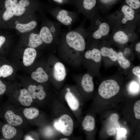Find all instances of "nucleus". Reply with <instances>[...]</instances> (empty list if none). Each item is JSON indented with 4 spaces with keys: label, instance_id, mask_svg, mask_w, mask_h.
I'll return each mask as SVG.
<instances>
[{
    "label": "nucleus",
    "instance_id": "nucleus-14",
    "mask_svg": "<svg viewBox=\"0 0 140 140\" xmlns=\"http://www.w3.org/2000/svg\"><path fill=\"white\" fill-rule=\"evenodd\" d=\"M33 100L27 89L23 88L19 90L18 100L23 106H30L33 102Z\"/></svg>",
    "mask_w": 140,
    "mask_h": 140
},
{
    "label": "nucleus",
    "instance_id": "nucleus-6",
    "mask_svg": "<svg viewBox=\"0 0 140 140\" xmlns=\"http://www.w3.org/2000/svg\"><path fill=\"white\" fill-rule=\"evenodd\" d=\"M119 28L115 30L113 36L114 41L120 44L124 45L127 43L129 40L128 33L130 31L129 29Z\"/></svg>",
    "mask_w": 140,
    "mask_h": 140
},
{
    "label": "nucleus",
    "instance_id": "nucleus-40",
    "mask_svg": "<svg viewBox=\"0 0 140 140\" xmlns=\"http://www.w3.org/2000/svg\"><path fill=\"white\" fill-rule=\"evenodd\" d=\"M60 140H69L68 138H63L61 139Z\"/></svg>",
    "mask_w": 140,
    "mask_h": 140
},
{
    "label": "nucleus",
    "instance_id": "nucleus-36",
    "mask_svg": "<svg viewBox=\"0 0 140 140\" xmlns=\"http://www.w3.org/2000/svg\"><path fill=\"white\" fill-rule=\"evenodd\" d=\"M132 73L140 78V67L137 66L133 68L132 70Z\"/></svg>",
    "mask_w": 140,
    "mask_h": 140
},
{
    "label": "nucleus",
    "instance_id": "nucleus-24",
    "mask_svg": "<svg viewBox=\"0 0 140 140\" xmlns=\"http://www.w3.org/2000/svg\"><path fill=\"white\" fill-rule=\"evenodd\" d=\"M85 56L86 58L91 59L96 62H100L101 60L100 51L96 48H94L91 50L87 51Z\"/></svg>",
    "mask_w": 140,
    "mask_h": 140
},
{
    "label": "nucleus",
    "instance_id": "nucleus-22",
    "mask_svg": "<svg viewBox=\"0 0 140 140\" xmlns=\"http://www.w3.org/2000/svg\"><path fill=\"white\" fill-rule=\"evenodd\" d=\"M37 22L32 21L25 24L18 23L15 25V28L19 32L24 33L31 31L36 26Z\"/></svg>",
    "mask_w": 140,
    "mask_h": 140
},
{
    "label": "nucleus",
    "instance_id": "nucleus-25",
    "mask_svg": "<svg viewBox=\"0 0 140 140\" xmlns=\"http://www.w3.org/2000/svg\"><path fill=\"white\" fill-rule=\"evenodd\" d=\"M30 4L28 0H20L17 3L15 9L14 16H20L23 15L26 10V7Z\"/></svg>",
    "mask_w": 140,
    "mask_h": 140
},
{
    "label": "nucleus",
    "instance_id": "nucleus-29",
    "mask_svg": "<svg viewBox=\"0 0 140 140\" xmlns=\"http://www.w3.org/2000/svg\"><path fill=\"white\" fill-rule=\"evenodd\" d=\"M117 60L120 66L124 69H127L130 66V62L125 58L121 52H119L117 53Z\"/></svg>",
    "mask_w": 140,
    "mask_h": 140
},
{
    "label": "nucleus",
    "instance_id": "nucleus-31",
    "mask_svg": "<svg viewBox=\"0 0 140 140\" xmlns=\"http://www.w3.org/2000/svg\"><path fill=\"white\" fill-rule=\"evenodd\" d=\"M2 31H0V53L4 51L6 47L7 38Z\"/></svg>",
    "mask_w": 140,
    "mask_h": 140
},
{
    "label": "nucleus",
    "instance_id": "nucleus-37",
    "mask_svg": "<svg viewBox=\"0 0 140 140\" xmlns=\"http://www.w3.org/2000/svg\"><path fill=\"white\" fill-rule=\"evenodd\" d=\"M55 3L60 4H62L67 3L69 0H52Z\"/></svg>",
    "mask_w": 140,
    "mask_h": 140
},
{
    "label": "nucleus",
    "instance_id": "nucleus-19",
    "mask_svg": "<svg viewBox=\"0 0 140 140\" xmlns=\"http://www.w3.org/2000/svg\"><path fill=\"white\" fill-rule=\"evenodd\" d=\"M2 132L4 137L6 139H9L13 137L16 135L17 130L14 126L8 124H4L2 128Z\"/></svg>",
    "mask_w": 140,
    "mask_h": 140
},
{
    "label": "nucleus",
    "instance_id": "nucleus-16",
    "mask_svg": "<svg viewBox=\"0 0 140 140\" xmlns=\"http://www.w3.org/2000/svg\"><path fill=\"white\" fill-rule=\"evenodd\" d=\"M58 11L56 15V18L58 21L66 25L71 24L73 19L69 15L68 12L63 9H60Z\"/></svg>",
    "mask_w": 140,
    "mask_h": 140
},
{
    "label": "nucleus",
    "instance_id": "nucleus-15",
    "mask_svg": "<svg viewBox=\"0 0 140 140\" xmlns=\"http://www.w3.org/2000/svg\"><path fill=\"white\" fill-rule=\"evenodd\" d=\"M14 69L11 65L3 60H0V78H5L11 76Z\"/></svg>",
    "mask_w": 140,
    "mask_h": 140
},
{
    "label": "nucleus",
    "instance_id": "nucleus-23",
    "mask_svg": "<svg viewBox=\"0 0 140 140\" xmlns=\"http://www.w3.org/2000/svg\"><path fill=\"white\" fill-rule=\"evenodd\" d=\"M100 51L101 55L102 56L108 57L114 61L117 60V53L112 48L103 47L101 48Z\"/></svg>",
    "mask_w": 140,
    "mask_h": 140
},
{
    "label": "nucleus",
    "instance_id": "nucleus-2",
    "mask_svg": "<svg viewBox=\"0 0 140 140\" xmlns=\"http://www.w3.org/2000/svg\"><path fill=\"white\" fill-rule=\"evenodd\" d=\"M66 39L68 46L76 51H82L85 49L84 39L78 32L72 31L68 32L66 34Z\"/></svg>",
    "mask_w": 140,
    "mask_h": 140
},
{
    "label": "nucleus",
    "instance_id": "nucleus-1",
    "mask_svg": "<svg viewBox=\"0 0 140 140\" xmlns=\"http://www.w3.org/2000/svg\"><path fill=\"white\" fill-rule=\"evenodd\" d=\"M120 89V87L117 82L110 79L101 83L99 88L98 93L102 98L108 99L116 95Z\"/></svg>",
    "mask_w": 140,
    "mask_h": 140
},
{
    "label": "nucleus",
    "instance_id": "nucleus-28",
    "mask_svg": "<svg viewBox=\"0 0 140 140\" xmlns=\"http://www.w3.org/2000/svg\"><path fill=\"white\" fill-rule=\"evenodd\" d=\"M24 116L29 120H32L37 117L39 114V110L34 107L26 108L23 110Z\"/></svg>",
    "mask_w": 140,
    "mask_h": 140
},
{
    "label": "nucleus",
    "instance_id": "nucleus-10",
    "mask_svg": "<svg viewBox=\"0 0 140 140\" xmlns=\"http://www.w3.org/2000/svg\"><path fill=\"white\" fill-rule=\"evenodd\" d=\"M31 78L39 83H44L48 80L49 77L43 68L39 67L35 71L33 72L31 74Z\"/></svg>",
    "mask_w": 140,
    "mask_h": 140
},
{
    "label": "nucleus",
    "instance_id": "nucleus-38",
    "mask_svg": "<svg viewBox=\"0 0 140 140\" xmlns=\"http://www.w3.org/2000/svg\"><path fill=\"white\" fill-rule=\"evenodd\" d=\"M135 49L136 51L138 52H140V43H137L135 46Z\"/></svg>",
    "mask_w": 140,
    "mask_h": 140
},
{
    "label": "nucleus",
    "instance_id": "nucleus-30",
    "mask_svg": "<svg viewBox=\"0 0 140 140\" xmlns=\"http://www.w3.org/2000/svg\"><path fill=\"white\" fill-rule=\"evenodd\" d=\"M125 3L135 11L140 9V0H125Z\"/></svg>",
    "mask_w": 140,
    "mask_h": 140
},
{
    "label": "nucleus",
    "instance_id": "nucleus-39",
    "mask_svg": "<svg viewBox=\"0 0 140 140\" xmlns=\"http://www.w3.org/2000/svg\"><path fill=\"white\" fill-rule=\"evenodd\" d=\"M49 29L52 33L55 32L56 29L54 26H51Z\"/></svg>",
    "mask_w": 140,
    "mask_h": 140
},
{
    "label": "nucleus",
    "instance_id": "nucleus-35",
    "mask_svg": "<svg viewBox=\"0 0 140 140\" xmlns=\"http://www.w3.org/2000/svg\"><path fill=\"white\" fill-rule=\"evenodd\" d=\"M139 85L135 81H133L131 83L130 86V90L132 92H136L138 89Z\"/></svg>",
    "mask_w": 140,
    "mask_h": 140
},
{
    "label": "nucleus",
    "instance_id": "nucleus-7",
    "mask_svg": "<svg viewBox=\"0 0 140 140\" xmlns=\"http://www.w3.org/2000/svg\"><path fill=\"white\" fill-rule=\"evenodd\" d=\"M27 89L33 99H37L41 100L46 97V93L43 87L41 85L37 86L30 85L27 87Z\"/></svg>",
    "mask_w": 140,
    "mask_h": 140
},
{
    "label": "nucleus",
    "instance_id": "nucleus-13",
    "mask_svg": "<svg viewBox=\"0 0 140 140\" xmlns=\"http://www.w3.org/2000/svg\"><path fill=\"white\" fill-rule=\"evenodd\" d=\"M4 117L8 123L14 126L19 125L23 122L22 118L20 116L16 115L10 110L6 112L5 114Z\"/></svg>",
    "mask_w": 140,
    "mask_h": 140
},
{
    "label": "nucleus",
    "instance_id": "nucleus-17",
    "mask_svg": "<svg viewBox=\"0 0 140 140\" xmlns=\"http://www.w3.org/2000/svg\"><path fill=\"white\" fill-rule=\"evenodd\" d=\"M81 85L85 92L90 93L93 92L94 89V84L92 77L88 74H85L82 77Z\"/></svg>",
    "mask_w": 140,
    "mask_h": 140
},
{
    "label": "nucleus",
    "instance_id": "nucleus-32",
    "mask_svg": "<svg viewBox=\"0 0 140 140\" xmlns=\"http://www.w3.org/2000/svg\"><path fill=\"white\" fill-rule=\"evenodd\" d=\"M117 135L116 137V140H125L127 139L126 134L127 130L124 128H119L117 131Z\"/></svg>",
    "mask_w": 140,
    "mask_h": 140
},
{
    "label": "nucleus",
    "instance_id": "nucleus-18",
    "mask_svg": "<svg viewBox=\"0 0 140 140\" xmlns=\"http://www.w3.org/2000/svg\"><path fill=\"white\" fill-rule=\"evenodd\" d=\"M65 100L70 108L73 111H76L78 109L79 102L75 96L71 92H67L65 96Z\"/></svg>",
    "mask_w": 140,
    "mask_h": 140
},
{
    "label": "nucleus",
    "instance_id": "nucleus-41",
    "mask_svg": "<svg viewBox=\"0 0 140 140\" xmlns=\"http://www.w3.org/2000/svg\"><path fill=\"white\" fill-rule=\"evenodd\" d=\"M66 90H67V92H70V89L68 88H67L66 89Z\"/></svg>",
    "mask_w": 140,
    "mask_h": 140
},
{
    "label": "nucleus",
    "instance_id": "nucleus-27",
    "mask_svg": "<svg viewBox=\"0 0 140 140\" xmlns=\"http://www.w3.org/2000/svg\"><path fill=\"white\" fill-rule=\"evenodd\" d=\"M121 0H97V4L99 8L103 10L110 9Z\"/></svg>",
    "mask_w": 140,
    "mask_h": 140
},
{
    "label": "nucleus",
    "instance_id": "nucleus-8",
    "mask_svg": "<svg viewBox=\"0 0 140 140\" xmlns=\"http://www.w3.org/2000/svg\"><path fill=\"white\" fill-rule=\"evenodd\" d=\"M118 119V116L116 114H113L110 116L107 128V131L109 135H114L120 128Z\"/></svg>",
    "mask_w": 140,
    "mask_h": 140
},
{
    "label": "nucleus",
    "instance_id": "nucleus-11",
    "mask_svg": "<svg viewBox=\"0 0 140 140\" xmlns=\"http://www.w3.org/2000/svg\"><path fill=\"white\" fill-rule=\"evenodd\" d=\"M66 75L65 67L60 62H57L54 65L53 70V76L57 81H61L63 80Z\"/></svg>",
    "mask_w": 140,
    "mask_h": 140
},
{
    "label": "nucleus",
    "instance_id": "nucleus-9",
    "mask_svg": "<svg viewBox=\"0 0 140 140\" xmlns=\"http://www.w3.org/2000/svg\"><path fill=\"white\" fill-rule=\"evenodd\" d=\"M78 8L85 11H91L97 4V0H74Z\"/></svg>",
    "mask_w": 140,
    "mask_h": 140
},
{
    "label": "nucleus",
    "instance_id": "nucleus-26",
    "mask_svg": "<svg viewBox=\"0 0 140 140\" xmlns=\"http://www.w3.org/2000/svg\"><path fill=\"white\" fill-rule=\"evenodd\" d=\"M43 43L39 34L32 33L30 35L28 44L29 47L35 48L41 45Z\"/></svg>",
    "mask_w": 140,
    "mask_h": 140
},
{
    "label": "nucleus",
    "instance_id": "nucleus-21",
    "mask_svg": "<svg viewBox=\"0 0 140 140\" xmlns=\"http://www.w3.org/2000/svg\"><path fill=\"white\" fill-rule=\"evenodd\" d=\"M95 120L92 116L88 115L86 116L82 123L83 129L87 131L93 130L95 128Z\"/></svg>",
    "mask_w": 140,
    "mask_h": 140
},
{
    "label": "nucleus",
    "instance_id": "nucleus-3",
    "mask_svg": "<svg viewBox=\"0 0 140 140\" xmlns=\"http://www.w3.org/2000/svg\"><path fill=\"white\" fill-rule=\"evenodd\" d=\"M59 130L64 135L68 136L72 133L74 123L71 117L68 115L65 114L61 115L58 122Z\"/></svg>",
    "mask_w": 140,
    "mask_h": 140
},
{
    "label": "nucleus",
    "instance_id": "nucleus-4",
    "mask_svg": "<svg viewBox=\"0 0 140 140\" xmlns=\"http://www.w3.org/2000/svg\"><path fill=\"white\" fill-rule=\"evenodd\" d=\"M123 15V17L119 21L121 24H127L129 22L133 21L136 16L135 10L127 4L124 2L121 6L120 10Z\"/></svg>",
    "mask_w": 140,
    "mask_h": 140
},
{
    "label": "nucleus",
    "instance_id": "nucleus-20",
    "mask_svg": "<svg viewBox=\"0 0 140 140\" xmlns=\"http://www.w3.org/2000/svg\"><path fill=\"white\" fill-rule=\"evenodd\" d=\"M39 34L43 42L48 44L52 42L53 36L49 29L46 26L43 27L41 29Z\"/></svg>",
    "mask_w": 140,
    "mask_h": 140
},
{
    "label": "nucleus",
    "instance_id": "nucleus-5",
    "mask_svg": "<svg viewBox=\"0 0 140 140\" xmlns=\"http://www.w3.org/2000/svg\"><path fill=\"white\" fill-rule=\"evenodd\" d=\"M37 55L35 48L28 47L24 50L22 58V62L26 67L31 65L34 62Z\"/></svg>",
    "mask_w": 140,
    "mask_h": 140
},
{
    "label": "nucleus",
    "instance_id": "nucleus-12",
    "mask_svg": "<svg viewBox=\"0 0 140 140\" xmlns=\"http://www.w3.org/2000/svg\"><path fill=\"white\" fill-rule=\"evenodd\" d=\"M110 29V26L107 23L102 22L99 24L97 29L93 32V37L95 39H100L102 37L108 35Z\"/></svg>",
    "mask_w": 140,
    "mask_h": 140
},
{
    "label": "nucleus",
    "instance_id": "nucleus-33",
    "mask_svg": "<svg viewBox=\"0 0 140 140\" xmlns=\"http://www.w3.org/2000/svg\"><path fill=\"white\" fill-rule=\"evenodd\" d=\"M134 111L136 118L137 119H140V101H136L134 104Z\"/></svg>",
    "mask_w": 140,
    "mask_h": 140
},
{
    "label": "nucleus",
    "instance_id": "nucleus-34",
    "mask_svg": "<svg viewBox=\"0 0 140 140\" xmlns=\"http://www.w3.org/2000/svg\"><path fill=\"white\" fill-rule=\"evenodd\" d=\"M6 89V85L0 79V95H3Z\"/></svg>",
    "mask_w": 140,
    "mask_h": 140
}]
</instances>
